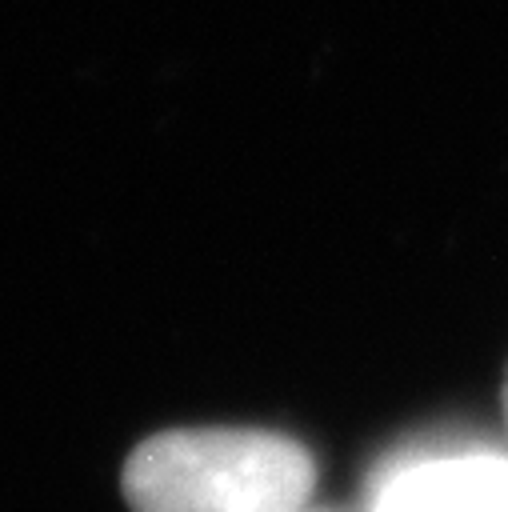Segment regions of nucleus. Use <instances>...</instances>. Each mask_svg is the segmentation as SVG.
<instances>
[{
    "instance_id": "7ed1b4c3",
    "label": "nucleus",
    "mask_w": 508,
    "mask_h": 512,
    "mask_svg": "<svg viewBox=\"0 0 508 512\" xmlns=\"http://www.w3.org/2000/svg\"><path fill=\"white\" fill-rule=\"evenodd\" d=\"M504 408H508V392H504Z\"/></svg>"
},
{
    "instance_id": "f257e3e1",
    "label": "nucleus",
    "mask_w": 508,
    "mask_h": 512,
    "mask_svg": "<svg viewBox=\"0 0 508 512\" xmlns=\"http://www.w3.org/2000/svg\"><path fill=\"white\" fill-rule=\"evenodd\" d=\"M308 452L260 428H180L144 440L124 492L136 512H300L312 492Z\"/></svg>"
},
{
    "instance_id": "f03ea898",
    "label": "nucleus",
    "mask_w": 508,
    "mask_h": 512,
    "mask_svg": "<svg viewBox=\"0 0 508 512\" xmlns=\"http://www.w3.org/2000/svg\"><path fill=\"white\" fill-rule=\"evenodd\" d=\"M368 512H508V460L492 452H436L396 464Z\"/></svg>"
}]
</instances>
